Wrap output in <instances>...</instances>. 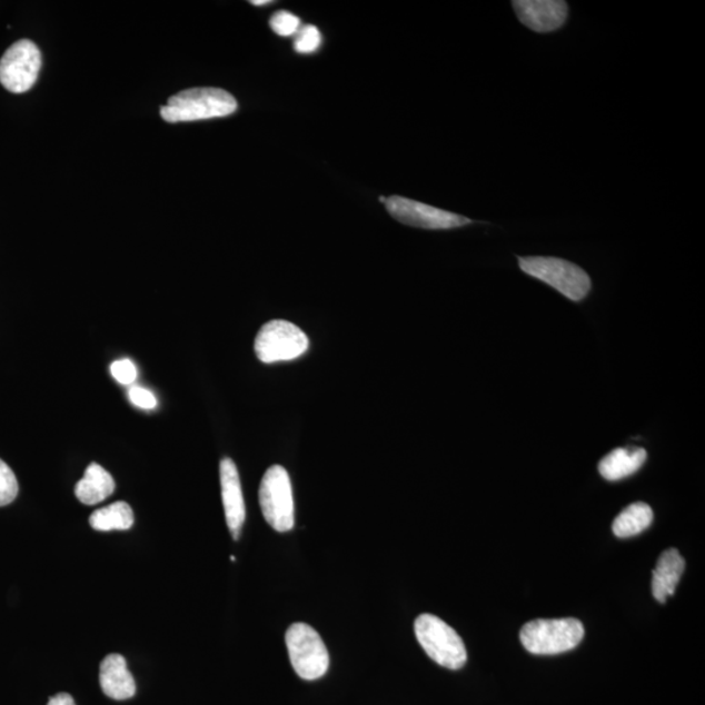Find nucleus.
Returning <instances> with one entry per match:
<instances>
[{
    "mask_svg": "<svg viewBox=\"0 0 705 705\" xmlns=\"http://www.w3.org/2000/svg\"><path fill=\"white\" fill-rule=\"evenodd\" d=\"M269 26H271L276 34L291 37L301 29V20L288 11H279L274 13V17L269 20Z\"/></svg>",
    "mask_w": 705,
    "mask_h": 705,
    "instance_id": "obj_19",
    "label": "nucleus"
},
{
    "mask_svg": "<svg viewBox=\"0 0 705 705\" xmlns=\"http://www.w3.org/2000/svg\"><path fill=\"white\" fill-rule=\"evenodd\" d=\"M130 400L133 405L141 409H155L157 407V400L155 395L148 389L135 386L129 393Z\"/></svg>",
    "mask_w": 705,
    "mask_h": 705,
    "instance_id": "obj_22",
    "label": "nucleus"
},
{
    "mask_svg": "<svg viewBox=\"0 0 705 705\" xmlns=\"http://www.w3.org/2000/svg\"><path fill=\"white\" fill-rule=\"evenodd\" d=\"M237 109V100L224 89L191 88L170 97L161 117L169 123L205 121L231 116Z\"/></svg>",
    "mask_w": 705,
    "mask_h": 705,
    "instance_id": "obj_1",
    "label": "nucleus"
},
{
    "mask_svg": "<svg viewBox=\"0 0 705 705\" xmlns=\"http://www.w3.org/2000/svg\"><path fill=\"white\" fill-rule=\"evenodd\" d=\"M415 632L427 656L440 666L457 671L467 663V649L460 635L437 615H419L415 622Z\"/></svg>",
    "mask_w": 705,
    "mask_h": 705,
    "instance_id": "obj_3",
    "label": "nucleus"
},
{
    "mask_svg": "<svg viewBox=\"0 0 705 705\" xmlns=\"http://www.w3.org/2000/svg\"><path fill=\"white\" fill-rule=\"evenodd\" d=\"M252 6H265V4H269L272 3L271 0H251L250 2Z\"/></svg>",
    "mask_w": 705,
    "mask_h": 705,
    "instance_id": "obj_24",
    "label": "nucleus"
},
{
    "mask_svg": "<svg viewBox=\"0 0 705 705\" xmlns=\"http://www.w3.org/2000/svg\"><path fill=\"white\" fill-rule=\"evenodd\" d=\"M42 66V56L31 40H20L0 59V82L12 93H26L36 85Z\"/></svg>",
    "mask_w": 705,
    "mask_h": 705,
    "instance_id": "obj_8",
    "label": "nucleus"
},
{
    "mask_svg": "<svg viewBox=\"0 0 705 705\" xmlns=\"http://www.w3.org/2000/svg\"><path fill=\"white\" fill-rule=\"evenodd\" d=\"M220 481L225 517L232 538L238 539L246 520V506L238 469L229 457L220 463Z\"/></svg>",
    "mask_w": 705,
    "mask_h": 705,
    "instance_id": "obj_11",
    "label": "nucleus"
},
{
    "mask_svg": "<svg viewBox=\"0 0 705 705\" xmlns=\"http://www.w3.org/2000/svg\"><path fill=\"white\" fill-rule=\"evenodd\" d=\"M100 685L105 695L115 701H127L137 694V684L127 669L123 656L112 654L103 658L100 667Z\"/></svg>",
    "mask_w": 705,
    "mask_h": 705,
    "instance_id": "obj_12",
    "label": "nucleus"
},
{
    "mask_svg": "<svg viewBox=\"0 0 705 705\" xmlns=\"http://www.w3.org/2000/svg\"><path fill=\"white\" fill-rule=\"evenodd\" d=\"M522 24L537 33H550L565 24L568 7L564 0H515Z\"/></svg>",
    "mask_w": 705,
    "mask_h": 705,
    "instance_id": "obj_10",
    "label": "nucleus"
},
{
    "mask_svg": "<svg viewBox=\"0 0 705 705\" xmlns=\"http://www.w3.org/2000/svg\"><path fill=\"white\" fill-rule=\"evenodd\" d=\"M386 199H387V198H384V197H380V198H379V200H380L381 202H385V201H386Z\"/></svg>",
    "mask_w": 705,
    "mask_h": 705,
    "instance_id": "obj_25",
    "label": "nucleus"
},
{
    "mask_svg": "<svg viewBox=\"0 0 705 705\" xmlns=\"http://www.w3.org/2000/svg\"><path fill=\"white\" fill-rule=\"evenodd\" d=\"M110 373L122 385H131L138 378L137 366L131 359H119V361L112 363Z\"/></svg>",
    "mask_w": 705,
    "mask_h": 705,
    "instance_id": "obj_21",
    "label": "nucleus"
},
{
    "mask_svg": "<svg viewBox=\"0 0 705 705\" xmlns=\"http://www.w3.org/2000/svg\"><path fill=\"white\" fill-rule=\"evenodd\" d=\"M292 669L306 681L319 679L328 671L329 655L325 642L306 624H295L285 635Z\"/></svg>",
    "mask_w": 705,
    "mask_h": 705,
    "instance_id": "obj_6",
    "label": "nucleus"
},
{
    "mask_svg": "<svg viewBox=\"0 0 705 705\" xmlns=\"http://www.w3.org/2000/svg\"><path fill=\"white\" fill-rule=\"evenodd\" d=\"M585 634L579 619H537L520 632L524 648L535 655H559L577 647Z\"/></svg>",
    "mask_w": 705,
    "mask_h": 705,
    "instance_id": "obj_2",
    "label": "nucleus"
},
{
    "mask_svg": "<svg viewBox=\"0 0 705 705\" xmlns=\"http://www.w3.org/2000/svg\"><path fill=\"white\" fill-rule=\"evenodd\" d=\"M259 504L262 516L275 530L284 534L295 527V500L290 477L281 465H274L262 476Z\"/></svg>",
    "mask_w": 705,
    "mask_h": 705,
    "instance_id": "obj_5",
    "label": "nucleus"
},
{
    "mask_svg": "<svg viewBox=\"0 0 705 705\" xmlns=\"http://www.w3.org/2000/svg\"><path fill=\"white\" fill-rule=\"evenodd\" d=\"M309 337L287 320H272L260 328L255 352L262 364L291 361L309 349Z\"/></svg>",
    "mask_w": 705,
    "mask_h": 705,
    "instance_id": "obj_7",
    "label": "nucleus"
},
{
    "mask_svg": "<svg viewBox=\"0 0 705 705\" xmlns=\"http://www.w3.org/2000/svg\"><path fill=\"white\" fill-rule=\"evenodd\" d=\"M522 271L558 290L572 301L579 302L588 296L592 284L587 272L579 266L559 258H519Z\"/></svg>",
    "mask_w": 705,
    "mask_h": 705,
    "instance_id": "obj_4",
    "label": "nucleus"
},
{
    "mask_svg": "<svg viewBox=\"0 0 705 705\" xmlns=\"http://www.w3.org/2000/svg\"><path fill=\"white\" fill-rule=\"evenodd\" d=\"M652 520H654L652 508L643 502H637L615 517L613 532L619 538L634 537L647 529Z\"/></svg>",
    "mask_w": 705,
    "mask_h": 705,
    "instance_id": "obj_16",
    "label": "nucleus"
},
{
    "mask_svg": "<svg viewBox=\"0 0 705 705\" xmlns=\"http://www.w3.org/2000/svg\"><path fill=\"white\" fill-rule=\"evenodd\" d=\"M685 572V559L677 549L665 550L657 560L652 577V594L657 602L665 604L674 595L675 588Z\"/></svg>",
    "mask_w": 705,
    "mask_h": 705,
    "instance_id": "obj_13",
    "label": "nucleus"
},
{
    "mask_svg": "<svg viewBox=\"0 0 705 705\" xmlns=\"http://www.w3.org/2000/svg\"><path fill=\"white\" fill-rule=\"evenodd\" d=\"M320 44L321 34L317 27L305 26L299 29L295 41V49L299 54H311L320 48Z\"/></svg>",
    "mask_w": 705,
    "mask_h": 705,
    "instance_id": "obj_20",
    "label": "nucleus"
},
{
    "mask_svg": "<svg viewBox=\"0 0 705 705\" xmlns=\"http://www.w3.org/2000/svg\"><path fill=\"white\" fill-rule=\"evenodd\" d=\"M19 494V484L12 469L0 459V507L12 504Z\"/></svg>",
    "mask_w": 705,
    "mask_h": 705,
    "instance_id": "obj_18",
    "label": "nucleus"
},
{
    "mask_svg": "<svg viewBox=\"0 0 705 705\" xmlns=\"http://www.w3.org/2000/svg\"><path fill=\"white\" fill-rule=\"evenodd\" d=\"M48 705H77L70 694L61 693L52 696Z\"/></svg>",
    "mask_w": 705,
    "mask_h": 705,
    "instance_id": "obj_23",
    "label": "nucleus"
},
{
    "mask_svg": "<svg viewBox=\"0 0 705 705\" xmlns=\"http://www.w3.org/2000/svg\"><path fill=\"white\" fill-rule=\"evenodd\" d=\"M116 490L115 478L100 464L92 463L85 477L75 486V494L81 504L95 506L109 498Z\"/></svg>",
    "mask_w": 705,
    "mask_h": 705,
    "instance_id": "obj_14",
    "label": "nucleus"
},
{
    "mask_svg": "<svg viewBox=\"0 0 705 705\" xmlns=\"http://www.w3.org/2000/svg\"><path fill=\"white\" fill-rule=\"evenodd\" d=\"M89 524L99 532L129 530L133 525L132 508L126 502H116L108 507L97 509L89 517Z\"/></svg>",
    "mask_w": 705,
    "mask_h": 705,
    "instance_id": "obj_17",
    "label": "nucleus"
},
{
    "mask_svg": "<svg viewBox=\"0 0 705 705\" xmlns=\"http://www.w3.org/2000/svg\"><path fill=\"white\" fill-rule=\"evenodd\" d=\"M645 460H647V451L644 448H637L634 451H629L627 448H617L599 461V475L607 481H618V479L636 474Z\"/></svg>",
    "mask_w": 705,
    "mask_h": 705,
    "instance_id": "obj_15",
    "label": "nucleus"
},
{
    "mask_svg": "<svg viewBox=\"0 0 705 705\" xmlns=\"http://www.w3.org/2000/svg\"><path fill=\"white\" fill-rule=\"evenodd\" d=\"M387 211L395 220L408 225V227L446 230L465 227L471 221L467 217L444 211V209L424 205L416 200L403 197L387 198L385 201Z\"/></svg>",
    "mask_w": 705,
    "mask_h": 705,
    "instance_id": "obj_9",
    "label": "nucleus"
}]
</instances>
